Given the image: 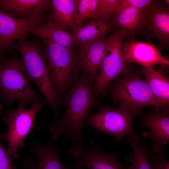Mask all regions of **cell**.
Instances as JSON below:
<instances>
[{
	"mask_svg": "<svg viewBox=\"0 0 169 169\" xmlns=\"http://www.w3.org/2000/svg\"><path fill=\"white\" fill-rule=\"evenodd\" d=\"M5 49L0 40V61L3 59L2 57Z\"/></svg>",
	"mask_w": 169,
	"mask_h": 169,
	"instance_id": "83f0119b",
	"label": "cell"
},
{
	"mask_svg": "<svg viewBox=\"0 0 169 169\" xmlns=\"http://www.w3.org/2000/svg\"><path fill=\"white\" fill-rule=\"evenodd\" d=\"M115 26L110 22L93 19L84 26L75 27L70 33L74 43L80 46L106 36Z\"/></svg>",
	"mask_w": 169,
	"mask_h": 169,
	"instance_id": "ffe728a7",
	"label": "cell"
},
{
	"mask_svg": "<svg viewBox=\"0 0 169 169\" xmlns=\"http://www.w3.org/2000/svg\"><path fill=\"white\" fill-rule=\"evenodd\" d=\"M44 52L53 84L60 100L78 81L79 67L78 54L48 39L44 40Z\"/></svg>",
	"mask_w": 169,
	"mask_h": 169,
	"instance_id": "277c9868",
	"label": "cell"
},
{
	"mask_svg": "<svg viewBox=\"0 0 169 169\" xmlns=\"http://www.w3.org/2000/svg\"><path fill=\"white\" fill-rule=\"evenodd\" d=\"M52 8L49 0H0V10L12 16L39 24L45 23L46 11Z\"/></svg>",
	"mask_w": 169,
	"mask_h": 169,
	"instance_id": "8fae6325",
	"label": "cell"
},
{
	"mask_svg": "<svg viewBox=\"0 0 169 169\" xmlns=\"http://www.w3.org/2000/svg\"><path fill=\"white\" fill-rule=\"evenodd\" d=\"M39 24L15 18L0 10V40L5 49L12 51L14 42L28 38L29 29Z\"/></svg>",
	"mask_w": 169,
	"mask_h": 169,
	"instance_id": "5bb4252c",
	"label": "cell"
},
{
	"mask_svg": "<svg viewBox=\"0 0 169 169\" xmlns=\"http://www.w3.org/2000/svg\"><path fill=\"white\" fill-rule=\"evenodd\" d=\"M124 37L118 28L106 39L105 52L92 87L93 94L97 98L106 94L110 82L120 75L131 69V63L125 59L122 53Z\"/></svg>",
	"mask_w": 169,
	"mask_h": 169,
	"instance_id": "8992f818",
	"label": "cell"
},
{
	"mask_svg": "<svg viewBox=\"0 0 169 169\" xmlns=\"http://www.w3.org/2000/svg\"><path fill=\"white\" fill-rule=\"evenodd\" d=\"M165 2L169 6V0H164Z\"/></svg>",
	"mask_w": 169,
	"mask_h": 169,
	"instance_id": "f546056e",
	"label": "cell"
},
{
	"mask_svg": "<svg viewBox=\"0 0 169 169\" xmlns=\"http://www.w3.org/2000/svg\"><path fill=\"white\" fill-rule=\"evenodd\" d=\"M122 50L125 59L130 63L144 67L169 64V61L162 55L159 49L149 42L138 41L133 37L123 41Z\"/></svg>",
	"mask_w": 169,
	"mask_h": 169,
	"instance_id": "4fadbf2b",
	"label": "cell"
},
{
	"mask_svg": "<svg viewBox=\"0 0 169 169\" xmlns=\"http://www.w3.org/2000/svg\"><path fill=\"white\" fill-rule=\"evenodd\" d=\"M94 80L83 72L75 84L65 93L64 102L66 110L62 118L47 125L53 141L65 135L74 142L83 144L84 137L82 129L91 110L99 105L92 91Z\"/></svg>",
	"mask_w": 169,
	"mask_h": 169,
	"instance_id": "6da1fadb",
	"label": "cell"
},
{
	"mask_svg": "<svg viewBox=\"0 0 169 169\" xmlns=\"http://www.w3.org/2000/svg\"><path fill=\"white\" fill-rule=\"evenodd\" d=\"M47 103L42 99L34 101L31 108L25 110L24 103L20 102L14 110H8L7 115L3 119L8 126L6 133L1 138L8 143V153L16 159L18 157L19 148L24 146L25 139L35 126L34 121L38 111Z\"/></svg>",
	"mask_w": 169,
	"mask_h": 169,
	"instance_id": "52a82bcc",
	"label": "cell"
},
{
	"mask_svg": "<svg viewBox=\"0 0 169 169\" xmlns=\"http://www.w3.org/2000/svg\"><path fill=\"white\" fill-rule=\"evenodd\" d=\"M14 159L0 141V169H17L13 164Z\"/></svg>",
	"mask_w": 169,
	"mask_h": 169,
	"instance_id": "4316f807",
	"label": "cell"
},
{
	"mask_svg": "<svg viewBox=\"0 0 169 169\" xmlns=\"http://www.w3.org/2000/svg\"><path fill=\"white\" fill-rule=\"evenodd\" d=\"M148 152L151 169H169V162L161 151L155 152L150 150Z\"/></svg>",
	"mask_w": 169,
	"mask_h": 169,
	"instance_id": "d4e9b609",
	"label": "cell"
},
{
	"mask_svg": "<svg viewBox=\"0 0 169 169\" xmlns=\"http://www.w3.org/2000/svg\"><path fill=\"white\" fill-rule=\"evenodd\" d=\"M119 0H98L93 19L108 21L114 13Z\"/></svg>",
	"mask_w": 169,
	"mask_h": 169,
	"instance_id": "cb8c5ba5",
	"label": "cell"
},
{
	"mask_svg": "<svg viewBox=\"0 0 169 169\" xmlns=\"http://www.w3.org/2000/svg\"><path fill=\"white\" fill-rule=\"evenodd\" d=\"M141 74L131 69L121 74L107 89L106 93L113 97L114 104L119 105V109L133 112L137 116L142 114L141 109L145 107L153 106L156 110H160Z\"/></svg>",
	"mask_w": 169,
	"mask_h": 169,
	"instance_id": "7a4b0ae2",
	"label": "cell"
},
{
	"mask_svg": "<svg viewBox=\"0 0 169 169\" xmlns=\"http://www.w3.org/2000/svg\"><path fill=\"white\" fill-rule=\"evenodd\" d=\"M143 120L139 126L147 128L142 135L152 141L151 150L161 151L169 141V113L168 110L154 109L143 115Z\"/></svg>",
	"mask_w": 169,
	"mask_h": 169,
	"instance_id": "7c38bea8",
	"label": "cell"
},
{
	"mask_svg": "<svg viewBox=\"0 0 169 169\" xmlns=\"http://www.w3.org/2000/svg\"><path fill=\"white\" fill-rule=\"evenodd\" d=\"M82 144L73 142L69 151L75 159V164L90 169H125L117 160V153L105 152L98 147L93 141L87 149L82 147Z\"/></svg>",
	"mask_w": 169,
	"mask_h": 169,
	"instance_id": "9c48e42d",
	"label": "cell"
},
{
	"mask_svg": "<svg viewBox=\"0 0 169 169\" xmlns=\"http://www.w3.org/2000/svg\"><path fill=\"white\" fill-rule=\"evenodd\" d=\"M145 12V8H128L108 21L118 27L124 36H134L140 34L144 28Z\"/></svg>",
	"mask_w": 169,
	"mask_h": 169,
	"instance_id": "2e32d148",
	"label": "cell"
},
{
	"mask_svg": "<svg viewBox=\"0 0 169 169\" xmlns=\"http://www.w3.org/2000/svg\"><path fill=\"white\" fill-rule=\"evenodd\" d=\"M141 73L145 77L160 109H169V79L152 66H142Z\"/></svg>",
	"mask_w": 169,
	"mask_h": 169,
	"instance_id": "e0dca14e",
	"label": "cell"
},
{
	"mask_svg": "<svg viewBox=\"0 0 169 169\" xmlns=\"http://www.w3.org/2000/svg\"><path fill=\"white\" fill-rule=\"evenodd\" d=\"M98 0H78V13L75 21L76 27H81L87 19H94Z\"/></svg>",
	"mask_w": 169,
	"mask_h": 169,
	"instance_id": "603a6c76",
	"label": "cell"
},
{
	"mask_svg": "<svg viewBox=\"0 0 169 169\" xmlns=\"http://www.w3.org/2000/svg\"><path fill=\"white\" fill-rule=\"evenodd\" d=\"M106 36L100 37L88 44L80 46L78 54L81 70L95 78L105 52Z\"/></svg>",
	"mask_w": 169,
	"mask_h": 169,
	"instance_id": "9a60e30c",
	"label": "cell"
},
{
	"mask_svg": "<svg viewBox=\"0 0 169 169\" xmlns=\"http://www.w3.org/2000/svg\"><path fill=\"white\" fill-rule=\"evenodd\" d=\"M137 116L133 112L119 108L100 106L97 113L89 116L85 125L94 128L97 132L106 133L117 141H120L126 135L135 133L132 121Z\"/></svg>",
	"mask_w": 169,
	"mask_h": 169,
	"instance_id": "ba28073f",
	"label": "cell"
},
{
	"mask_svg": "<svg viewBox=\"0 0 169 169\" xmlns=\"http://www.w3.org/2000/svg\"><path fill=\"white\" fill-rule=\"evenodd\" d=\"M74 169H84L83 166L75 164L73 166Z\"/></svg>",
	"mask_w": 169,
	"mask_h": 169,
	"instance_id": "f1b7e54d",
	"label": "cell"
},
{
	"mask_svg": "<svg viewBox=\"0 0 169 169\" xmlns=\"http://www.w3.org/2000/svg\"><path fill=\"white\" fill-rule=\"evenodd\" d=\"M53 12L50 16L58 26L67 31L76 27L78 0H53Z\"/></svg>",
	"mask_w": 169,
	"mask_h": 169,
	"instance_id": "44dd1931",
	"label": "cell"
},
{
	"mask_svg": "<svg viewBox=\"0 0 169 169\" xmlns=\"http://www.w3.org/2000/svg\"><path fill=\"white\" fill-rule=\"evenodd\" d=\"M3 108V105L0 103V111L2 110ZM0 136H1V135H0Z\"/></svg>",
	"mask_w": 169,
	"mask_h": 169,
	"instance_id": "4dcf8cb0",
	"label": "cell"
},
{
	"mask_svg": "<svg viewBox=\"0 0 169 169\" xmlns=\"http://www.w3.org/2000/svg\"><path fill=\"white\" fill-rule=\"evenodd\" d=\"M14 49L22 56L29 81L36 84L57 114L61 100L52 82L44 50L38 44L27 40L17 41Z\"/></svg>",
	"mask_w": 169,
	"mask_h": 169,
	"instance_id": "3957f363",
	"label": "cell"
},
{
	"mask_svg": "<svg viewBox=\"0 0 169 169\" xmlns=\"http://www.w3.org/2000/svg\"><path fill=\"white\" fill-rule=\"evenodd\" d=\"M127 140L131 146L133 154L126 156V161L131 165L128 169H151L146 147L141 145L140 138L135 133L127 137Z\"/></svg>",
	"mask_w": 169,
	"mask_h": 169,
	"instance_id": "7402d4cb",
	"label": "cell"
},
{
	"mask_svg": "<svg viewBox=\"0 0 169 169\" xmlns=\"http://www.w3.org/2000/svg\"><path fill=\"white\" fill-rule=\"evenodd\" d=\"M29 81L22 58L3 59L0 61V95L8 105L16 101L32 104L42 99Z\"/></svg>",
	"mask_w": 169,
	"mask_h": 169,
	"instance_id": "5b68a950",
	"label": "cell"
},
{
	"mask_svg": "<svg viewBox=\"0 0 169 169\" xmlns=\"http://www.w3.org/2000/svg\"><path fill=\"white\" fill-rule=\"evenodd\" d=\"M52 140L47 145L38 143L34 145L32 151L38 156L36 163L30 159L25 163L27 169H74L73 167H66L60 161L58 157L59 151L52 146Z\"/></svg>",
	"mask_w": 169,
	"mask_h": 169,
	"instance_id": "ac0fdd59",
	"label": "cell"
},
{
	"mask_svg": "<svg viewBox=\"0 0 169 169\" xmlns=\"http://www.w3.org/2000/svg\"><path fill=\"white\" fill-rule=\"evenodd\" d=\"M154 1L153 0H119L115 11L110 18L123 9L128 8H145L152 3Z\"/></svg>",
	"mask_w": 169,
	"mask_h": 169,
	"instance_id": "484cf974",
	"label": "cell"
},
{
	"mask_svg": "<svg viewBox=\"0 0 169 169\" xmlns=\"http://www.w3.org/2000/svg\"><path fill=\"white\" fill-rule=\"evenodd\" d=\"M144 28L148 39L156 38L159 42V48L169 46V10L154 0L145 8Z\"/></svg>",
	"mask_w": 169,
	"mask_h": 169,
	"instance_id": "30bf717a",
	"label": "cell"
},
{
	"mask_svg": "<svg viewBox=\"0 0 169 169\" xmlns=\"http://www.w3.org/2000/svg\"><path fill=\"white\" fill-rule=\"evenodd\" d=\"M29 32L30 33L43 40H49L69 49L74 50V43L70 33L56 24L50 15L47 17L45 23L31 27Z\"/></svg>",
	"mask_w": 169,
	"mask_h": 169,
	"instance_id": "d6986e66",
	"label": "cell"
}]
</instances>
